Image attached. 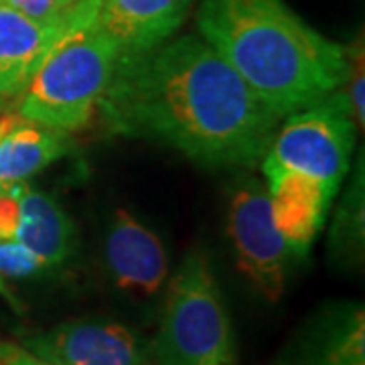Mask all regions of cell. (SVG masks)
<instances>
[{
  "mask_svg": "<svg viewBox=\"0 0 365 365\" xmlns=\"http://www.w3.org/2000/svg\"><path fill=\"white\" fill-rule=\"evenodd\" d=\"M96 114L114 134L167 144L205 167L258 163L280 122L201 35L122 55Z\"/></svg>",
  "mask_w": 365,
  "mask_h": 365,
  "instance_id": "obj_1",
  "label": "cell"
},
{
  "mask_svg": "<svg viewBox=\"0 0 365 365\" xmlns=\"http://www.w3.org/2000/svg\"><path fill=\"white\" fill-rule=\"evenodd\" d=\"M197 26L278 118L325 100L347 79V49L284 0H201Z\"/></svg>",
  "mask_w": 365,
  "mask_h": 365,
  "instance_id": "obj_2",
  "label": "cell"
},
{
  "mask_svg": "<svg viewBox=\"0 0 365 365\" xmlns=\"http://www.w3.org/2000/svg\"><path fill=\"white\" fill-rule=\"evenodd\" d=\"M120 57L104 35L63 26V35L21 93L19 116L53 130H81L96 116Z\"/></svg>",
  "mask_w": 365,
  "mask_h": 365,
  "instance_id": "obj_3",
  "label": "cell"
},
{
  "mask_svg": "<svg viewBox=\"0 0 365 365\" xmlns=\"http://www.w3.org/2000/svg\"><path fill=\"white\" fill-rule=\"evenodd\" d=\"M150 353L155 365H237L232 319L201 250L182 258L167 284Z\"/></svg>",
  "mask_w": 365,
  "mask_h": 365,
  "instance_id": "obj_4",
  "label": "cell"
},
{
  "mask_svg": "<svg viewBox=\"0 0 365 365\" xmlns=\"http://www.w3.org/2000/svg\"><path fill=\"white\" fill-rule=\"evenodd\" d=\"M357 126L341 88L317 104L288 114L274 134L262 170H297L337 195L355 150Z\"/></svg>",
  "mask_w": 365,
  "mask_h": 365,
  "instance_id": "obj_5",
  "label": "cell"
},
{
  "mask_svg": "<svg viewBox=\"0 0 365 365\" xmlns=\"http://www.w3.org/2000/svg\"><path fill=\"white\" fill-rule=\"evenodd\" d=\"M227 235L240 272L264 299L278 302L294 254L274 225L268 189L258 179L248 177L235 185L227 209Z\"/></svg>",
  "mask_w": 365,
  "mask_h": 365,
  "instance_id": "obj_6",
  "label": "cell"
},
{
  "mask_svg": "<svg viewBox=\"0 0 365 365\" xmlns=\"http://www.w3.org/2000/svg\"><path fill=\"white\" fill-rule=\"evenodd\" d=\"M195 0H79L63 21L66 29H90L136 55L173 37Z\"/></svg>",
  "mask_w": 365,
  "mask_h": 365,
  "instance_id": "obj_7",
  "label": "cell"
},
{
  "mask_svg": "<svg viewBox=\"0 0 365 365\" xmlns=\"http://www.w3.org/2000/svg\"><path fill=\"white\" fill-rule=\"evenodd\" d=\"M23 347L57 365H155L150 343L108 319H69L26 335Z\"/></svg>",
  "mask_w": 365,
  "mask_h": 365,
  "instance_id": "obj_8",
  "label": "cell"
},
{
  "mask_svg": "<svg viewBox=\"0 0 365 365\" xmlns=\"http://www.w3.org/2000/svg\"><path fill=\"white\" fill-rule=\"evenodd\" d=\"M104 260L112 284L132 299H155L167 287L169 256L160 237L124 209L108 227Z\"/></svg>",
  "mask_w": 365,
  "mask_h": 365,
  "instance_id": "obj_9",
  "label": "cell"
},
{
  "mask_svg": "<svg viewBox=\"0 0 365 365\" xmlns=\"http://www.w3.org/2000/svg\"><path fill=\"white\" fill-rule=\"evenodd\" d=\"M266 189L272 222L294 256H307L335 197L321 181L297 170H268Z\"/></svg>",
  "mask_w": 365,
  "mask_h": 365,
  "instance_id": "obj_10",
  "label": "cell"
},
{
  "mask_svg": "<svg viewBox=\"0 0 365 365\" xmlns=\"http://www.w3.org/2000/svg\"><path fill=\"white\" fill-rule=\"evenodd\" d=\"M63 35L61 25H41L0 2V98L21 96Z\"/></svg>",
  "mask_w": 365,
  "mask_h": 365,
  "instance_id": "obj_11",
  "label": "cell"
},
{
  "mask_svg": "<svg viewBox=\"0 0 365 365\" xmlns=\"http://www.w3.org/2000/svg\"><path fill=\"white\" fill-rule=\"evenodd\" d=\"M21 201V223L14 240L31 250L47 270L63 266L76 248V225L53 197L14 185Z\"/></svg>",
  "mask_w": 365,
  "mask_h": 365,
  "instance_id": "obj_12",
  "label": "cell"
},
{
  "mask_svg": "<svg viewBox=\"0 0 365 365\" xmlns=\"http://www.w3.org/2000/svg\"><path fill=\"white\" fill-rule=\"evenodd\" d=\"M67 153V132L45 128L19 116L0 140V191L25 182Z\"/></svg>",
  "mask_w": 365,
  "mask_h": 365,
  "instance_id": "obj_13",
  "label": "cell"
},
{
  "mask_svg": "<svg viewBox=\"0 0 365 365\" xmlns=\"http://www.w3.org/2000/svg\"><path fill=\"white\" fill-rule=\"evenodd\" d=\"M304 365H365L361 304H341L319 319L304 343Z\"/></svg>",
  "mask_w": 365,
  "mask_h": 365,
  "instance_id": "obj_14",
  "label": "cell"
},
{
  "mask_svg": "<svg viewBox=\"0 0 365 365\" xmlns=\"http://www.w3.org/2000/svg\"><path fill=\"white\" fill-rule=\"evenodd\" d=\"M47 272L45 264L16 240H0V297L21 311L16 287Z\"/></svg>",
  "mask_w": 365,
  "mask_h": 365,
  "instance_id": "obj_15",
  "label": "cell"
},
{
  "mask_svg": "<svg viewBox=\"0 0 365 365\" xmlns=\"http://www.w3.org/2000/svg\"><path fill=\"white\" fill-rule=\"evenodd\" d=\"M349 57V66H347V79L341 86V91L345 96V102L349 106L353 122L357 126V130H364L365 124V98H364V86H365V66H364V49L359 45V49H347Z\"/></svg>",
  "mask_w": 365,
  "mask_h": 365,
  "instance_id": "obj_16",
  "label": "cell"
},
{
  "mask_svg": "<svg viewBox=\"0 0 365 365\" xmlns=\"http://www.w3.org/2000/svg\"><path fill=\"white\" fill-rule=\"evenodd\" d=\"M41 25H61L79 0H0Z\"/></svg>",
  "mask_w": 365,
  "mask_h": 365,
  "instance_id": "obj_17",
  "label": "cell"
},
{
  "mask_svg": "<svg viewBox=\"0 0 365 365\" xmlns=\"http://www.w3.org/2000/svg\"><path fill=\"white\" fill-rule=\"evenodd\" d=\"M21 223V201L16 187L0 191V240H14Z\"/></svg>",
  "mask_w": 365,
  "mask_h": 365,
  "instance_id": "obj_18",
  "label": "cell"
},
{
  "mask_svg": "<svg viewBox=\"0 0 365 365\" xmlns=\"http://www.w3.org/2000/svg\"><path fill=\"white\" fill-rule=\"evenodd\" d=\"M0 365H57L31 353L23 345L0 339Z\"/></svg>",
  "mask_w": 365,
  "mask_h": 365,
  "instance_id": "obj_19",
  "label": "cell"
},
{
  "mask_svg": "<svg viewBox=\"0 0 365 365\" xmlns=\"http://www.w3.org/2000/svg\"><path fill=\"white\" fill-rule=\"evenodd\" d=\"M19 120V114H6V116L0 118V140L6 132L13 128V124Z\"/></svg>",
  "mask_w": 365,
  "mask_h": 365,
  "instance_id": "obj_20",
  "label": "cell"
}]
</instances>
